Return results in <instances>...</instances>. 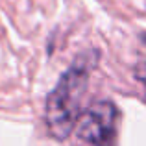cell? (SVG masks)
I'll return each mask as SVG.
<instances>
[{
  "mask_svg": "<svg viewBox=\"0 0 146 146\" xmlns=\"http://www.w3.org/2000/svg\"><path fill=\"white\" fill-rule=\"evenodd\" d=\"M120 113L111 100H100L82 111L76 122V135L93 146H117Z\"/></svg>",
  "mask_w": 146,
  "mask_h": 146,
  "instance_id": "7a4b0ae2",
  "label": "cell"
},
{
  "mask_svg": "<svg viewBox=\"0 0 146 146\" xmlns=\"http://www.w3.org/2000/svg\"><path fill=\"white\" fill-rule=\"evenodd\" d=\"M141 41H143V43L146 44V33H143V35H141Z\"/></svg>",
  "mask_w": 146,
  "mask_h": 146,
  "instance_id": "277c9868",
  "label": "cell"
},
{
  "mask_svg": "<svg viewBox=\"0 0 146 146\" xmlns=\"http://www.w3.org/2000/svg\"><path fill=\"white\" fill-rule=\"evenodd\" d=\"M96 65L98 50L93 48L82 52L48 94L44 104V122L54 139H67L76 128V122L82 115L80 106L85 96L89 76L96 68Z\"/></svg>",
  "mask_w": 146,
  "mask_h": 146,
  "instance_id": "6da1fadb",
  "label": "cell"
},
{
  "mask_svg": "<svg viewBox=\"0 0 146 146\" xmlns=\"http://www.w3.org/2000/svg\"><path fill=\"white\" fill-rule=\"evenodd\" d=\"M133 74H135L137 82H141L144 85L146 89V61H139V63L135 65V68H133Z\"/></svg>",
  "mask_w": 146,
  "mask_h": 146,
  "instance_id": "3957f363",
  "label": "cell"
}]
</instances>
